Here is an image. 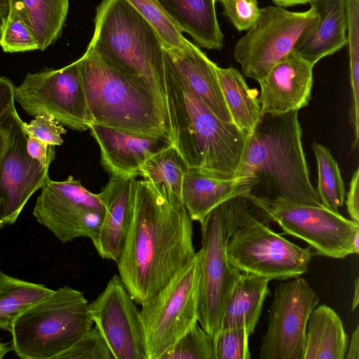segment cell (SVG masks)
Masks as SVG:
<instances>
[{
	"mask_svg": "<svg viewBox=\"0 0 359 359\" xmlns=\"http://www.w3.org/2000/svg\"><path fill=\"white\" fill-rule=\"evenodd\" d=\"M191 222L184 206L170 204L137 180L133 215L116 262L135 303L158 293L195 255Z\"/></svg>",
	"mask_w": 359,
	"mask_h": 359,
	"instance_id": "cell-1",
	"label": "cell"
},
{
	"mask_svg": "<svg viewBox=\"0 0 359 359\" xmlns=\"http://www.w3.org/2000/svg\"><path fill=\"white\" fill-rule=\"evenodd\" d=\"M163 57L172 144L189 170L219 179L236 178L248 136L212 112L176 70L163 47Z\"/></svg>",
	"mask_w": 359,
	"mask_h": 359,
	"instance_id": "cell-2",
	"label": "cell"
},
{
	"mask_svg": "<svg viewBox=\"0 0 359 359\" xmlns=\"http://www.w3.org/2000/svg\"><path fill=\"white\" fill-rule=\"evenodd\" d=\"M302 137L298 110L262 113L247 137L236 177L255 180L250 191L254 196L323 206L310 180Z\"/></svg>",
	"mask_w": 359,
	"mask_h": 359,
	"instance_id": "cell-3",
	"label": "cell"
},
{
	"mask_svg": "<svg viewBox=\"0 0 359 359\" xmlns=\"http://www.w3.org/2000/svg\"><path fill=\"white\" fill-rule=\"evenodd\" d=\"M88 48L135 86L148 92L168 114L163 44L153 27L126 0H102Z\"/></svg>",
	"mask_w": 359,
	"mask_h": 359,
	"instance_id": "cell-4",
	"label": "cell"
},
{
	"mask_svg": "<svg viewBox=\"0 0 359 359\" xmlns=\"http://www.w3.org/2000/svg\"><path fill=\"white\" fill-rule=\"evenodd\" d=\"M79 60L93 124L172 142L168 114L153 95L121 76L91 49Z\"/></svg>",
	"mask_w": 359,
	"mask_h": 359,
	"instance_id": "cell-5",
	"label": "cell"
},
{
	"mask_svg": "<svg viewBox=\"0 0 359 359\" xmlns=\"http://www.w3.org/2000/svg\"><path fill=\"white\" fill-rule=\"evenodd\" d=\"M229 264L241 272L283 280L306 273L313 256L271 229L249 193L233 198V219L226 246Z\"/></svg>",
	"mask_w": 359,
	"mask_h": 359,
	"instance_id": "cell-6",
	"label": "cell"
},
{
	"mask_svg": "<svg viewBox=\"0 0 359 359\" xmlns=\"http://www.w3.org/2000/svg\"><path fill=\"white\" fill-rule=\"evenodd\" d=\"M82 292L62 287L22 311L10 333L22 359H56L93 325Z\"/></svg>",
	"mask_w": 359,
	"mask_h": 359,
	"instance_id": "cell-7",
	"label": "cell"
},
{
	"mask_svg": "<svg viewBox=\"0 0 359 359\" xmlns=\"http://www.w3.org/2000/svg\"><path fill=\"white\" fill-rule=\"evenodd\" d=\"M201 253L197 252L158 293L141 304L147 359L162 355L198 323Z\"/></svg>",
	"mask_w": 359,
	"mask_h": 359,
	"instance_id": "cell-8",
	"label": "cell"
},
{
	"mask_svg": "<svg viewBox=\"0 0 359 359\" xmlns=\"http://www.w3.org/2000/svg\"><path fill=\"white\" fill-rule=\"evenodd\" d=\"M250 196L264 222L277 223L284 233L307 243L316 255L343 259L358 253L359 223L339 212L324 206Z\"/></svg>",
	"mask_w": 359,
	"mask_h": 359,
	"instance_id": "cell-9",
	"label": "cell"
},
{
	"mask_svg": "<svg viewBox=\"0 0 359 359\" xmlns=\"http://www.w3.org/2000/svg\"><path fill=\"white\" fill-rule=\"evenodd\" d=\"M233 198L216 206L199 222L202 238L198 322L213 337L219 331L224 307L241 273L229 264L226 255Z\"/></svg>",
	"mask_w": 359,
	"mask_h": 359,
	"instance_id": "cell-10",
	"label": "cell"
},
{
	"mask_svg": "<svg viewBox=\"0 0 359 359\" xmlns=\"http://www.w3.org/2000/svg\"><path fill=\"white\" fill-rule=\"evenodd\" d=\"M15 100L27 114L50 116L74 130L85 131L93 124L79 59L59 69L27 74L15 87Z\"/></svg>",
	"mask_w": 359,
	"mask_h": 359,
	"instance_id": "cell-11",
	"label": "cell"
},
{
	"mask_svg": "<svg viewBox=\"0 0 359 359\" xmlns=\"http://www.w3.org/2000/svg\"><path fill=\"white\" fill-rule=\"evenodd\" d=\"M317 18L312 8L302 12L278 6L260 8L255 24L235 46L234 58L243 74L259 82L292 51L302 33Z\"/></svg>",
	"mask_w": 359,
	"mask_h": 359,
	"instance_id": "cell-12",
	"label": "cell"
},
{
	"mask_svg": "<svg viewBox=\"0 0 359 359\" xmlns=\"http://www.w3.org/2000/svg\"><path fill=\"white\" fill-rule=\"evenodd\" d=\"M104 214L98 194L69 176L64 181L49 177L41 187L33 215L62 243L78 238H95Z\"/></svg>",
	"mask_w": 359,
	"mask_h": 359,
	"instance_id": "cell-13",
	"label": "cell"
},
{
	"mask_svg": "<svg viewBox=\"0 0 359 359\" xmlns=\"http://www.w3.org/2000/svg\"><path fill=\"white\" fill-rule=\"evenodd\" d=\"M319 302V297L303 277L279 283L259 358L304 359L309 317Z\"/></svg>",
	"mask_w": 359,
	"mask_h": 359,
	"instance_id": "cell-14",
	"label": "cell"
},
{
	"mask_svg": "<svg viewBox=\"0 0 359 359\" xmlns=\"http://www.w3.org/2000/svg\"><path fill=\"white\" fill-rule=\"evenodd\" d=\"M8 142L0 165V206L5 225L13 224L31 196L49 177L43 166L27 151V133L15 107L3 118Z\"/></svg>",
	"mask_w": 359,
	"mask_h": 359,
	"instance_id": "cell-15",
	"label": "cell"
},
{
	"mask_svg": "<svg viewBox=\"0 0 359 359\" xmlns=\"http://www.w3.org/2000/svg\"><path fill=\"white\" fill-rule=\"evenodd\" d=\"M88 311L115 359H147L140 309L119 275L110 278Z\"/></svg>",
	"mask_w": 359,
	"mask_h": 359,
	"instance_id": "cell-16",
	"label": "cell"
},
{
	"mask_svg": "<svg viewBox=\"0 0 359 359\" xmlns=\"http://www.w3.org/2000/svg\"><path fill=\"white\" fill-rule=\"evenodd\" d=\"M313 67L293 51L276 64L259 82L262 113L279 114L307 106L311 97Z\"/></svg>",
	"mask_w": 359,
	"mask_h": 359,
	"instance_id": "cell-17",
	"label": "cell"
},
{
	"mask_svg": "<svg viewBox=\"0 0 359 359\" xmlns=\"http://www.w3.org/2000/svg\"><path fill=\"white\" fill-rule=\"evenodd\" d=\"M137 183L136 177L111 176L98 194L104 214L92 242L102 259L118 261L133 215Z\"/></svg>",
	"mask_w": 359,
	"mask_h": 359,
	"instance_id": "cell-18",
	"label": "cell"
},
{
	"mask_svg": "<svg viewBox=\"0 0 359 359\" xmlns=\"http://www.w3.org/2000/svg\"><path fill=\"white\" fill-rule=\"evenodd\" d=\"M90 130L100 146L101 163L111 176H141L144 163L172 144L169 140L95 124Z\"/></svg>",
	"mask_w": 359,
	"mask_h": 359,
	"instance_id": "cell-19",
	"label": "cell"
},
{
	"mask_svg": "<svg viewBox=\"0 0 359 359\" xmlns=\"http://www.w3.org/2000/svg\"><path fill=\"white\" fill-rule=\"evenodd\" d=\"M309 4L318 18L302 33L292 51L315 65L346 45V6L345 0H313Z\"/></svg>",
	"mask_w": 359,
	"mask_h": 359,
	"instance_id": "cell-20",
	"label": "cell"
},
{
	"mask_svg": "<svg viewBox=\"0 0 359 359\" xmlns=\"http://www.w3.org/2000/svg\"><path fill=\"white\" fill-rule=\"evenodd\" d=\"M163 49L178 73L212 112L223 121L233 122L219 83L217 65L191 42L182 50Z\"/></svg>",
	"mask_w": 359,
	"mask_h": 359,
	"instance_id": "cell-21",
	"label": "cell"
},
{
	"mask_svg": "<svg viewBox=\"0 0 359 359\" xmlns=\"http://www.w3.org/2000/svg\"><path fill=\"white\" fill-rule=\"evenodd\" d=\"M255 183L249 177L219 179L188 169L182 183L183 203L191 219L200 222L220 203L249 193Z\"/></svg>",
	"mask_w": 359,
	"mask_h": 359,
	"instance_id": "cell-22",
	"label": "cell"
},
{
	"mask_svg": "<svg viewBox=\"0 0 359 359\" xmlns=\"http://www.w3.org/2000/svg\"><path fill=\"white\" fill-rule=\"evenodd\" d=\"M269 281L261 276L241 272L224 307L219 330L241 327L253 334L264 303L271 294Z\"/></svg>",
	"mask_w": 359,
	"mask_h": 359,
	"instance_id": "cell-23",
	"label": "cell"
},
{
	"mask_svg": "<svg viewBox=\"0 0 359 359\" xmlns=\"http://www.w3.org/2000/svg\"><path fill=\"white\" fill-rule=\"evenodd\" d=\"M182 32L201 47L220 50L224 35L216 15V0H158Z\"/></svg>",
	"mask_w": 359,
	"mask_h": 359,
	"instance_id": "cell-24",
	"label": "cell"
},
{
	"mask_svg": "<svg viewBox=\"0 0 359 359\" xmlns=\"http://www.w3.org/2000/svg\"><path fill=\"white\" fill-rule=\"evenodd\" d=\"M348 341L339 315L325 304L315 307L307 323L304 359H344Z\"/></svg>",
	"mask_w": 359,
	"mask_h": 359,
	"instance_id": "cell-25",
	"label": "cell"
},
{
	"mask_svg": "<svg viewBox=\"0 0 359 359\" xmlns=\"http://www.w3.org/2000/svg\"><path fill=\"white\" fill-rule=\"evenodd\" d=\"M9 13L17 15L30 29L44 50L61 35L69 0H8Z\"/></svg>",
	"mask_w": 359,
	"mask_h": 359,
	"instance_id": "cell-26",
	"label": "cell"
},
{
	"mask_svg": "<svg viewBox=\"0 0 359 359\" xmlns=\"http://www.w3.org/2000/svg\"><path fill=\"white\" fill-rule=\"evenodd\" d=\"M220 88L233 123L247 136L260 119L262 111L256 89H250L239 71L217 66Z\"/></svg>",
	"mask_w": 359,
	"mask_h": 359,
	"instance_id": "cell-27",
	"label": "cell"
},
{
	"mask_svg": "<svg viewBox=\"0 0 359 359\" xmlns=\"http://www.w3.org/2000/svg\"><path fill=\"white\" fill-rule=\"evenodd\" d=\"M188 166L173 144L149 158L141 176L170 204L184 206L182 183Z\"/></svg>",
	"mask_w": 359,
	"mask_h": 359,
	"instance_id": "cell-28",
	"label": "cell"
},
{
	"mask_svg": "<svg viewBox=\"0 0 359 359\" xmlns=\"http://www.w3.org/2000/svg\"><path fill=\"white\" fill-rule=\"evenodd\" d=\"M53 292L43 285L20 280L0 271V329L10 332L16 317Z\"/></svg>",
	"mask_w": 359,
	"mask_h": 359,
	"instance_id": "cell-29",
	"label": "cell"
},
{
	"mask_svg": "<svg viewBox=\"0 0 359 359\" xmlns=\"http://www.w3.org/2000/svg\"><path fill=\"white\" fill-rule=\"evenodd\" d=\"M312 149L318 170L316 192L323 206L339 212L345 200V187L340 169L330 149L325 145L313 142Z\"/></svg>",
	"mask_w": 359,
	"mask_h": 359,
	"instance_id": "cell-30",
	"label": "cell"
},
{
	"mask_svg": "<svg viewBox=\"0 0 359 359\" xmlns=\"http://www.w3.org/2000/svg\"><path fill=\"white\" fill-rule=\"evenodd\" d=\"M149 22L168 50H182L189 43L158 0H126Z\"/></svg>",
	"mask_w": 359,
	"mask_h": 359,
	"instance_id": "cell-31",
	"label": "cell"
},
{
	"mask_svg": "<svg viewBox=\"0 0 359 359\" xmlns=\"http://www.w3.org/2000/svg\"><path fill=\"white\" fill-rule=\"evenodd\" d=\"M160 359H215V337L196 323Z\"/></svg>",
	"mask_w": 359,
	"mask_h": 359,
	"instance_id": "cell-32",
	"label": "cell"
},
{
	"mask_svg": "<svg viewBox=\"0 0 359 359\" xmlns=\"http://www.w3.org/2000/svg\"><path fill=\"white\" fill-rule=\"evenodd\" d=\"M0 46L6 53L39 50L38 42L30 29L13 13L1 20Z\"/></svg>",
	"mask_w": 359,
	"mask_h": 359,
	"instance_id": "cell-33",
	"label": "cell"
},
{
	"mask_svg": "<svg viewBox=\"0 0 359 359\" xmlns=\"http://www.w3.org/2000/svg\"><path fill=\"white\" fill-rule=\"evenodd\" d=\"M56 359H115L100 330L95 325Z\"/></svg>",
	"mask_w": 359,
	"mask_h": 359,
	"instance_id": "cell-34",
	"label": "cell"
},
{
	"mask_svg": "<svg viewBox=\"0 0 359 359\" xmlns=\"http://www.w3.org/2000/svg\"><path fill=\"white\" fill-rule=\"evenodd\" d=\"M250 335L245 328L219 330L215 336V359H250Z\"/></svg>",
	"mask_w": 359,
	"mask_h": 359,
	"instance_id": "cell-35",
	"label": "cell"
},
{
	"mask_svg": "<svg viewBox=\"0 0 359 359\" xmlns=\"http://www.w3.org/2000/svg\"><path fill=\"white\" fill-rule=\"evenodd\" d=\"M222 5L223 15L239 32L248 31L259 15L257 0H216Z\"/></svg>",
	"mask_w": 359,
	"mask_h": 359,
	"instance_id": "cell-36",
	"label": "cell"
},
{
	"mask_svg": "<svg viewBox=\"0 0 359 359\" xmlns=\"http://www.w3.org/2000/svg\"><path fill=\"white\" fill-rule=\"evenodd\" d=\"M27 131L34 137L52 145H61L66 133L64 127L53 118L41 115L35 116L30 123H25Z\"/></svg>",
	"mask_w": 359,
	"mask_h": 359,
	"instance_id": "cell-37",
	"label": "cell"
},
{
	"mask_svg": "<svg viewBox=\"0 0 359 359\" xmlns=\"http://www.w3.org/2000/svg\"><path fill=\"white\" fill-rule=\"evenodd\" d=\"M27 151L29 155L43 166L49 167L55 157V146L29 134L27 131Z\"/></svg>",
	"mask_w": 359,
	"mask_h": 359,
	"instance_id": "cell-38",
	"label": "cell"
},
{
	"mask_svg": "<svg viewBox=\"0 0 359 359\" xmlns=\"http://www.w3.org/2000/svg\"><path fill=\"white\" fill-rule=\"evenodd\" d=\"M15 86L7 77L0 76V123L15 107Z\"/></svg>",
	"mask_w": 359,
	"mask_h": 359,
	"instance_id": "cell-39",
	"label": "cell"
},
{
	"mask_svg": "<svg viewBox=\"0 0 359 359\" xmlns=\"http://www.w3.org/2000/svg\"><path fill=\"white\" fill-rule=\"evenodd\" d=\"M346 201L347 212L351 219L359 223V170L353 172Z\"/></svg>",
	"mask_w": 359,
	"mask_h": 359,
	"instance_id": "cell-40",
	"label": "cell"
},
{
	"mask_svg": "<svg viewBox=\"0 0 359 359\" xmlns=\"http://www.w3.org/2000/svg\"><path fill=\"white\" fill-rule=\"evenodd\" d=\"M345 358L346 359H359V325L353 331Z\"/></svg>",
	"mask_w": 359,
	"mask_h": 359,
	"instance_id": "cell-41",
	"label": "cell"
},
{
	"mask_svg": "<svg viewBox=\"0 0 359 359\" xmlns=\"http://www.w3.org/2000/svg\"><path fill=\"white\" fill-rule=\"evenodd\" d=\"M3 120V119H2ZM8 132L4 127V126L1 122L0 123V165L1 163V160L7 145L8 142ZM5 226V224L3 222L2 216H1V210L0 206V229Z\"/></svg>",
	"mask_w": 359,
	"mask_h": 359,
	"instance_id": "cell-42",
	"label": "cell"
},
{
	"mask_svg": "<svg viewBox=\"0 0 359 359\" xmlns=\"http://www.w3.org/2000/svg\"><path fill=\"white\" fill-rule=\"evenodd\" d=\"M313 0H272V1L278 6L290 7L299 4H309Z\"/></svg>",
	"mask_w": 359,
	"mask_h": 359,
	"instance_id": "cell-43",
	"label": "cell"
},
{
	"mask_svg": "<svg viewBox=\"0 0 359 359\" xmlns=\"http://www.w3.org/2000/svg\"><path fill=\"white\" fill-rule=\"evenodd\" d=\"M359 303V278L358 277L354 281V290L351 304L352 311H355Z\"/></svg>",
	"mask_w": 359,
	"mask_h": 359,
	"instance_id": "cell-44",
	"label": "cell"
},
{
	"mask_svg": "<svg viewBox=\"0 0 359 359\" xmlns=\"http://www.w3.org/2000/svg\"><path fill=\"white\" fill-rule=\"evenodd\" d=\"M10 11L9 1L0 0V20L8 16Z\"/></svg>",
	"mask_w": 359,
	"mask_h": 359,
	"instance_id": "cell-45",
	"label": "cell"
},
{
	"mask_svg": "<svg viewBox=\"0 0 359 359\" xmlns=\"http://www.w3.org/2000/svg\"><path fill=\"white\" fill-rule=\"evenodd\" d=\"M11 350H13L12 346L0 340V359H2Z\"/></svg>",
	"mask_w": 359,
	"mask_h": 359,
	"instance_id": "cell-46",
	"label": "cell"
}]
</instances>
